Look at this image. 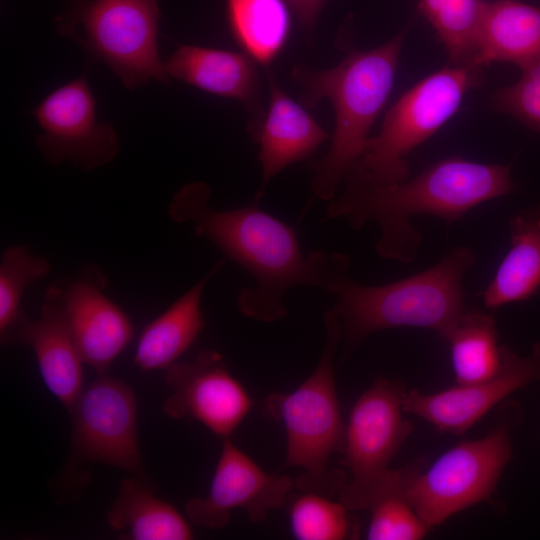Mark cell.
Instances as JSON below:
<instances>
[{
  "mask_svg": "<svg viewBox=\"0 0 540 540\" xmlns=\"http://www.w3.org/2000/svg\"><path fill=\"white\" fill-rule=\"evenodd\" d=\"M343 190L327 204V216L343 219L353 229L377 225V254L400 263L412 262L422 241L411 224L417 215H430L446 223L514 189L510 165L485 164L461 157L445 158L412 179L382 186L355 169L343 180Z\"/></svg>",
  "mask_w": 540,
  "mask_h": 540,
  "instance_id": "1",
  "label": "cell"
},
{
  "mask_svg": "<svg viewBox=\"0 0 540 540\" xmlns=\"http://www.w3.org/2000/svg\"><path fill=\"white\" fill-rule=\"evenodd\" d=\"M210 196L206 183H187L172 197L168 215L176 223L191 225L196 236L210 241L249 273L253 286L242 289L237 297L244 316L265 323L283 319L287 291L299 285L315 286L310 254H303L292 226L256 202L216 210L209 204Z\"/></svg>",
  "mask_w": 540,
  "mask_h": 540,
  "instance_id": "2",
  "label": "cell"
},
{
  "mask_svg": "<svg viewBox=\"0 0 540 540\" xmlns=\"http://www.w3.org/2000/svg\"><path fill=\"white\" fill-rule=\"evenodd\" d=\"M315 287L333 295L346 359L370 334L391 328L430 329L445 340L466 311L463 279L475 261L461 246L432 267L383 285H363L348 276L350 259L338 252H310Z\"/></svg>",
  "mask_w": 540,
  "mask_h": 540,
  "instance_id": "3",
  "label": "cell"
},
{
  "mask_svg": "<svg viewBox=\"0 0 540 540\" xmlns=\"http://www.w3.org/2000/svg\"><path fill=\"white\" fill-rule=\"evenodd\" d=\"M405 34L401 32L370 50H353L332 68L293 67V81L300 88L305 107L321 100L331 102L335 128L327 153L313 162L312 192L329 202L346 174L360 159L370 130L393 88Z\"/></svg>",
  "mask_w": 540,
  "mask_h": 540,
  "instance_id": "4",
  "label": "cell"
},
{
  "mask_svg": "<svg viewBox=\"0 0 540 540\" xmlns=\"http://www.w3.org/2000/svg\"><path fill=\"white\" fill-rule=\"evenodd\" d=\"M324 328L325 345L315 370L294 391L270 394L264 411L285 429V466L303 472L294 479L295 487L331 497L346 482L345 472L328 467L330 457L342 452L345 437L334 376L342 327L334 307L324 315Z\"/></svg>",
  "mask_w": 540,
  "mask_h": 540,
  "instance_id": "5",
  "label": "cell"
},
{
  "mask_svg": "<svg viewBox=\"0 0 540 540\" xmlns=\"http://www.w3.org/2000/svg\"><path fill=\"white\" fill-rule=\"evenodd\" d=\"M160 16L158 0H64L54 25L134 91L170 83L158 50Z\"/></svg>",
  "mask_w": 540,
  "mask_h": 540,
  "instance_id": "6",
  "label": "cell"
},
{
  "mask_svg": "<svg viewBox=\"0 0 540 540\" xmlns=\"http://www.w3.org/2000/svg\"><path fill=\"white\" fill-rule=\"evenodd\" d=\"M481 68L447 66L404 92L386 112L379 133L369 137L352 169L382 186L408 179L407 156L457 112L466 93L481 83Z\"/></svg>",
  "mask_w": 540,
  "mask_h": 540,
  "instance_id": "7",
  "label": "cell"
},
{
  "mask_svg": "<svg viewBox=\"0 0 540 540\" xmlns=\"http://www.w3.org/2000/svg\"><path fill=\"white\" fill-rule=\"evenodd\" d=\"M514 423L515 417L484 437L456 444L424 471L411 466L407 492L430 528L491 499L512 457L510 428Z\"/></svg>",
  "mask_w": 540,
  "mask_h": 540,
  "instance_id": "8",
  "label": "cell"
},
{
  "mask_svg": "<svg viewBox=\"0 0 540 540\" xmlns=\"http://www.w3.org/2000/svg\"><path fill=\"white\" fill-rule=\"evenodd\" d=\"M405 393L399 381L379 378L351 409L341 452L346 482L338 493L350 511L367 509L372 491L412 431L411 421L404 417Z\"/></svg>",
  "mask_w": 540,
  "mask_h": 540,
  "instance_id": "9",
  "label": "cell"
},
{
  "mask_svg": "<svg viewBox=\"0 0 540 540\" xmlns=\"http://www.w3.org/2000/svg\"><path fill=\"white\" fill-rule=\"evenodd\" d=\"M68 412L78 459L114 466L150 483L139 446L137 399L130 386L106 373L98 375Z\"/></svg>",
  "mask_w": 540,
  "mask_h": 540,
  "instance_id": "10",
  "label": "cell"
},
{
  "mask_svg": "<svg viewBox=\"0 0 540 540\" xmlns=\"http://www.w3.org/2000/svg\"><path fill=\"white\" fill-rule=\"evenodd\" d=\"M31 114L40 127L35 143L52 166L67 162L90 171L109 164L119 152L114 126L97 120L96 100L85 74L53 90Z\"/></svg>",
  "mask_w": 540,
  "mask_h": 540,
  "instance_id": "11",
  "label": "cell"
},
{
  "mask_svg": "<svg viewBox=\"0 0 540 540\" xmlns=\"http://www.w3.org/2000/svg\"><path fill=\"white\" fill-rule=\"evenodd\" d=\"M165 371L172 392L162 409L170 418L193 419L224 439L252 408L248 391L215 350L201 351L191 361L176 362Z\"/></svg>",
  "mask_w": 540,
  "mask_h": 540,
  "instance_id": "12",
  "label": "cell"
},
{
  "mask_svg": "<svg viewBox=\"0 0 540 540\" xmlns=\"http://www.w3.org/2000/svg\"><path fill=\"white\" fill-rule=\"evenodd\" d=\"M294 487L293 478L267 473L228 437L223 439L208 494L188 500L185 512L193 524L205 529L223 528L235 509L245 511L250 521L261 522L284 506Z\"/></svg>",
  "mask_w": 540,
  "mask_h": 540,
  "instance_id": "13",
  "label": "cell"
},
{
  "mask_svg": "<svg viewBox=\"0 0 540 540\" xmlns=\"http://www.w3.org/2000/svg\"><path fill=\"white\" fill-rule=\"evenodd\" d=\"M532 382L540 383V342L534 343L526 356L501 345V365L492 377L434 393L406 391L403 407L407 414L440 432L461 435L510 394Z\"/></svg>",
  "mask_w": 540,
  "mask_h": 540,
  "instance_id": "14",
  "label": "cell"
},
{
  "mask_svg": "<svg viewBox=\"0 0 540 540\" xmlns=\"http://www.w3.org/2000/svg\"><path fill=\"white\" fill-rule=\"evenodd\" d=\"M106 276L93 265L50 287L57 295L83 362L105 374L134 336L129 316L104 290Z\"/></svg>",
  "mask_w": 540,
  "mask_h": 540,
  "instance_id": "15",
  "label": "cell"
},
{
  "mask_svg": "<svg viewBox=\"0 0 540 540\" xmlns=\"http://www.w3.org/2000/svg\"><path fill=\"white\" fill-rule=\"evenodd\" d=\"M12 343L32 348L44 384L69 411L84 388V362L51 287L47 289L39 316L30 319L25 315L1 344Z\"/></svg>",
  "mask_w": 540,
  "mask_h": 540,
  "instance_id": "16",
  "label": "cell"
},
{
  "mask_svg": "<svg viewBox=\"0 0 540 540\" xmlns=\"http://www.w3.org/2000/svg\"><path fill=\"white\" fill-rule=\"evenodd\" d=\"M256 64L244 52L180 45L164 61V68L169 77L178 81L241 102L250 116L248 129L253 135L266 113L260 102Z\"/></svg>",
  "mask_w": 540,
  "mask_h": 540,
  "instance_id": "17",
  "label": "cell"
},
{
  "mask_svg": "<svg viewBox=\"0 0 540 540\" xmlns=\"http://www.w3.org/2000/svg\"><path fill=\"white\" fill-rule=\"evenodd\" d=\"M270 102L260 126L252 135L259 145L262 180L257 203L269 182L284 168L310 158L328 138V133L303 106L290 98L273 74L267 73Z\"/></svg>",
  "mask_w": 540,
  "mask_h": 540,
  "instance_id": "18",
  "label": "cell"
},
{
  "mask_svg": "<svg viewBox=\"0 0 540 540\" xmlns=\"http://www.w3.org/2000/svg\"><path fill=\"white\" fill-rule=\"evenodd\" d=\"M540 59V6L515 0L484 2L475 65L509 62L526 68Z\"/></svg>",
  "mask_w": 540,
  "mask_h": 540,
  "instance_id": "19",
  "label": "cell"
},
{
  "mask_svg": "<svg viewBox=\"0 0 540 540\" xmlns=\"http://www.w3.org/2000/svg\"><path fill=\"white\" fill-rule=\"evenodd\" d=\"M221 265L222 261L144 327L133 358L138 369L166 370L191 347L205 327L203 291Z\"/></svg>",
  "mask_w": 540,
  "mask_h": 540,
  "instance_id": "20",
  "label": "cell"
},
{
  "mask_svg": "<svg viewBox=\"0 0 540 540\" xmlns=\"http://www.w3.org/2000/svg\"><path fill=\"white\" fill-rule=\"evenodd\" d=\"M108 525L129 540H189L191 525L168 502L154 495L150 483L132 476L122 481L107 513Z\"/></svg>",
  "mask_w": 540,
  "mask_h": 540,
  "instance_id": "21",
  "label": "cell"
},
{
  "mask_svg": "<svg viewBox=\"0 0 540 540\" xmlns=\"http://www.w3.org/2000/svg\"><path fill=\"white\" fill-rule=\"evenodd\" d=\"M509 227L510 248L481 293L491 309L528 300L540 290V219L521 210Z\"/></svg>",
  "mask_w": 540,
  "mask_h": 540,
  "instance_id": "22",
  "label": "cell"
},
{
  "mask_svg": "<svg viewBox=\"0 0 540 540\" xmlns=\"http://www.w3.org/2000/svg\"><path fill=\"white\" fill-rule=\"evenodd\" d=\"M286 0H226L230 32L243 52L268 66L283 50L291 31Z\"/></svg>",
  "mask_w": 540,
  "mask_h": 540,
  "instance_id": "23",
  "label": "cell"
},
{
  "mask_svg": "<svg viewBox=\"0 0 540 540\" xmlns=\"http://www.w3.org/2000/svg\"><path fill=\"white\" fill-rule=\"evenodd\" d=\"M456 384L483 381L501 365V345L492 315L466 310L446 339Z\"/></svg>",
  "mask_w": 540,
  "mask_h": 540,
  "instance_id": "24",
  "label": "cell"
},
{
  "mask_svg": "<svg viewBox=\"0 0 540 540\" xmlns=\"http://www.w3.org/2000/svg\"><path fill=\"white\" fill-rule=\"evenodd\" d=\"M410 468L389 469L372 491L367 509L369 540H419L431 529L420 517L407 492Z\"/></svg>",
  "mask_w": 540,
  "mask_h": 540,
  "instance_id": "25",
  "label": "cell"
},
{
  "mask_svg": "<svg viewBox=\"0 0 540 540\" xmlns=\"http://www.w3.org/2000/svg\"><path fill=\"white\" fill-rule=\"evenodd\" d=\"M482 0H421L420 9L454 64L475 65ZM476 66V65H475Z\"/></svg>",
  "mask_w": 540,
  "mask_h": 540,
  "instance_id": "26",
  "label": "cell"
},
{
  "mask_svg": "<svg viewBox=\"0 0 540 540\" xmlns=\"http://www.w3.org/2000/svg\"><path fill=\"white\" fill-rule=\"evenodd\" d=\"M51 272L50 262L25 245L7 247L0 261V340L7 338L25 316L21 311L25 290Z\"/></svg>",
  "mask_w": 540,
  "mask_h": 540,
  "instance_id": "27",
  "label": "cell"
},
{
  "mask_svg": "<svg viewBox=\"0 0 540 540\" xmlns=\"http://www.w3.org/2000/svg\"><path fill=\"white\" fill-rule=\"evenodd\" d=\"M350 511L343 503L329 497L305 492L292 503L289 511L290 528L299 540H343L356 536Z\"/></svg>",
  "mask_w": 540,
  "mask_h": 540,
  "instance_id": "28",
  "label": "cell"
},
{
  "mask_svg": "<svg viewBox=\"0 0 540 540\" xmlns=\"http://www.w3.org/2000/svg\"><path fill=\"white\" fill-rule=\"evenodd\" d=\"M492 105L540 134V59L522 69L516 83L496 91Z\"/></svg>",
  "mask_w": 540,
  "mask_h": 540,
  "instance_id": "29",
  "label": "cell"
},
{
  "mask_svg": "<svg viewBox=\"0 0 540 540\" xmlns=\"http://www.w3.org/2000/svg\"><path fill=\"white\" fill-rule=\"evenodd\" d=\"M300 25L309 36L315 28L318 17L328 0H286Z\"/></svg>",
  "mask_w": 540,
  "mask_h": 540,
  "instance_id": "30",
  "label": "cell"
},
{
  "mask_svg": "<svg viewBox=\"0 0 540 540\" xmlns=\"http://www.w3.org/2000/svg\"><path fill=\"white\" fill-rule=\"evenodd\" d=\"M522 211L524 213H526L527 215H529V216L540 219V202L537 203L536 205L532 206V207L523 209Z\"/></svg>",
  "mask_w": 540,
  "mask_h": 540,
  "instance_id": "31",
  "label": "cell"
}]
</instances>
